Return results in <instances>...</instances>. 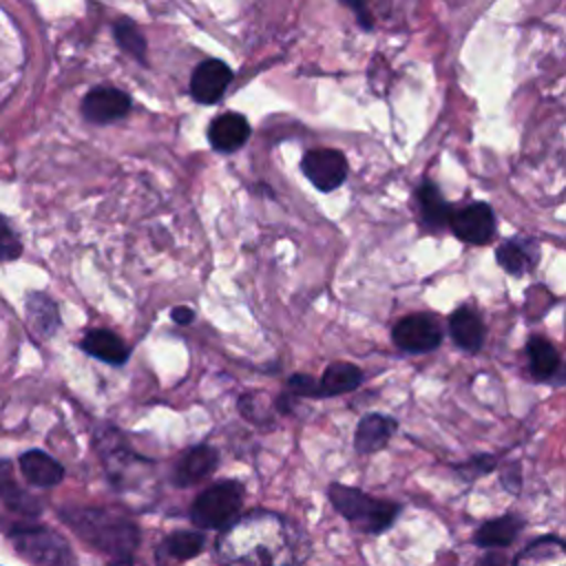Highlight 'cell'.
I'll return each instance as SVG.
<instances>
[{"instance_id": "1", "label": "cell", "mask_w": 566, "mask_h": 566, "mask_svg": "<svg viewBox=\"0 0 566 566\" xmlns=\"http://www.w3.org/2000/svg\"><path fill=\"white\" fill-rule=\"evenodd\" d=\"M287 546V524L279 515L250 513L223 531L217 553L226 566H294L283 559Z\"/></svg>"}, {"instance_id": "2", "label": "cell", "mask_w": 566, "mask_h": 566, "mask_svg": "<svg viewBox=\"0 0 566 566\" xmlns=\"http://www.w3.org/2000/svg\"><path fill=\"white\" fill-rule=\"evenodd\" d=\"M60 520L91 548L117 559H133L142 542L139 524L115 506L66 504L57 509Z\"/></svg>"}, {"instance_id": "3", "label": "cell", "mask_w": 566, "mask_h": 566, "mask_svg": "<svg viewBox=\"0 0 566 566\" xmlns=\"http://www.w3.org/2000/svg\"><path fill=\"white\" fill-rule=\"evenodd\" d=\"M327 500L334 511L363 535H380L389 531L402 511L398 502L374 497L367 491L343 482H332L327 486Z\"/></svg>"}, {"instance_id": "4", "label": "cell", "mask_w": 566, "mask_h": 566, "mask_svg": "<svg viewBox=\"0 0 566 566\" xmlns=\"http://www.w3.org/2000/svg\"><path fill=\"white\" fill-rule=\"evenodd\" d=\"M4 535L29 566H80L69 539L46 524L11 522Z\"/></svg>"}, {"instance_id": "5", "label": "cell", "mask_w": 566, "mask_h": 566, "mask_svg": "<svg viewBox=\"0 0 566 566\" xmlns=\"http://www.w3.org/2000/svg\"><path fill=\"white\" fill-rule=\"evenodd\" d=\"M245 484L239 480H217L197 493L188 509L190 522L201 531L230 528L243 509Z\"/></svg>"}, {"instance_id": "6", "label": "cell", "mask_w": 566, "mask_h": 566, "mask_svg": "<svg viewBox=\"0 0 566 566\" xmlns=\"http://www.w3.org/2000/svg\"><path fill=\"white\" fill-rule=\"evenodd\" d=\"M95 449L111 486L117 491L126 489L124 482L130 467L135 469L137 464H150L135 449H130L124 431L113 424H99V429L95 431Z\"/></svg>"}, {"instance_id": "7", "label": "cell", "mask_w": 566, "mask_h": 566, "mask_svg": "<svg viewBox=\"0 0 566 566\" xmlns=\"http://www.w3.org/2000/svg\"><path fill=\"white\" fill-rule=\"evenodd\" d=\"M391 340L400 352L427 354L440 347L442 329L431 314L413 312L394 323Z\"/></svg>"}, {"instance_id": "8", "label": "cell", "mask_w": 566, "mask_h": 566, "mask_svg": "<svg viewBox=\"0 0 566 566\" xmlns=\"http://www.w3.org/2000/svg\"><path fill=\"white\" fill-rule=\"evenodd\" d=\"M301 170L316 190L332 192L347 179V159L340 150L316 148L303 155Z\"/></svg>"}, {"instance_id": "9", "label": "cell", "mask_w": 566, "mask_h": 566, "mask_svg": "<svg viewBox=\"0 0 566 566\" xmlns=\"http://www.w3.org/2000/svg\"><path fill=\"white\" fill-rule=\"evenodd\" d=\"M449 228L469 245H486L495 237V214L489 203L473 201L451 212Z\"/></svg>"}, {"instance_id": "10", "label": "cell", "mask_w": 566, "mask_h": 566, "mask_svg": "<svg viewBox=\"0 0 566 566\" xmlns=\"http://www.w3.org/2000/svg\"><path fill=\"white\" fill-rule=\"evenodd\" d=\"M221 462V455L219 451L212 447V444H195V447H188L179 458L177 462L172 464V471H170V482L172 486L177 489H188V486H195L203 480H208L217 467Z\"/></svg>"}, {"instance_id": "11", "label": "cell", "mask_w": 566, "mask_h": 566, "mask_svg": "<svg viewBox=\"0 0 566 566\" xmlns=\"http://www.w3.org/2000/svg\"><path fill=\"white\" fill-rule=\"evenodd\" d=\"M128 113H130V97L115 86H95L82 99L84 119L97 126L119 122Z\"/></svg>"}, {"instance_id": "12", "label": "cell", "mask_w": 566, "mask_h": 566, "mask_svg": "<svg viewBox=\"0 0 566 566\" xmlns=\"http://www.w3.org/2000/svg\"><path fill=\"white\" fill-rule=\"evenodd\" d=\"M24 318H27L29 332L38 340L53 338L57 334L60 325H62L57 303L42 290L27 292V296H24Z\"/></svg>"}, {"instance_id": "13", "label": "cell", "mask_w": 566, "mask_h": 566, "mask_svg": "<svg viewBox=\"0 0 566 566\" xmlns=\"http://www.w3.org/2000/svg\"><path fill=\"white\" fill-rule=\"evenodd\" d=\"M77 347L86 356L97 358L111 367H124L130 358V347L126 340L108 327H93L84 332V336L77 340Z\"/></svg>"}, {"instance_id": "14", "label": "cell", "mask_w": 566, "mask_h": 566, "mask_svg": "<svg viewBox=\"0 0 566 566\" xmlns=\"http://www.w3.org/2000/svg\"><path fill=\"white\" fill-rule=\"evenodd\" d=\"M232 82V71L221 60H206L197 64L190 77V95L199 104H214L223 97L228 84Z\"/></svg>"}, {"instance_id": "15", "label": "cell", "mask_w": 566, "mask_h": 566, "mask_svg": "<svg viewBox=\"0 0 566 566\" xmlns=\"http://www.w3.org/2000/svg\"><path fill=\"white\" fill-rule=\"evenodd\" d=\"M396 429H398V420L394 416L380 413V411H369L358 420V424L354 429V449L360 455L376 453L387 447V442L394 438Z\"/></svg>"}, {"instance_id": "16", "label": "cell", "mask_w": 566, "mask_h": 566, "mask_svg": "<svg viewBox=\"0 0 566 566\" xmlns=\"http://www.w3.org/2000/svg\"><path fill=\"white\" fill-rule=\"evenodd\" d=\"M497 265L511 276H524L539 263V243L533 237H511L495 248Z\"/></svg>"}, {"instance_id": "17", "label": "cell", "mask_w": 566, "mask_h": 566, "mask_svg": "<svg viewBox=\"0 0 566 566\" xmlns=\"http://www.w3.org/2000/svg\"><path fill=\"white\" fill-rule=\"evenodd\" d=\"M0 502L15 515L35 520L42 515V500L33 493L24 491L13 473V462L9 458H0Z\"/></svg>"}, {"instance_id": "18", "label": "cell", "mask_w": 566, "mask_h": 566, "mask_svg": "<svg viewBox=\"0 0 566 566\" xmlns=\"http://www.w3.org/2000/svg\"><path fill=\"white\" fill-rule=\"evenodd\" d=\"M206 546V535L201 531H186L177 528L161 537L155 548V564L157 566H177L197 557Z\"/></svg>"}, {"instance_id": "19", "label": "cell", "mask_w": 566, "mask_h": 566, "mask_svg": "<svg viewBox=\"0 0 566 566\" xmlns=\"http://www.w3.org/2000/svg\"><path fill=\"white\" fill-rule=\"evenodd\" d=\"M18 467L27 484L38 486V489H53L57 486L66 471L62 462H57L53 455H49L42 449H27L18 455Z\"/></svg>"}, {"instance_id": "20", "label": "cell", "mask_w": 566, "mask_h": 566, "mask_svg": "<svg viewBox=\"0 0 566 566\" xmlns=\"http://www.w3.org/2000/svg\"><path fill=\"white\" fill-rule=\"evenodd\" d=\"M524 526H526V522L517 513L491 517L475 528L473 544L480 548H506L520 537Z\"/></svg>"}, {"instance_id": "21", "label": "cell", "mask_w": 566, "mask_h": 566, "mask_svg": "<svg viewBox=\"0 0 566 566\" xmlns=\"http://www.w3.org/2000/svg\"><path fill=\"white\" fill-rule=\"evenodd\" d=\"M250 137V124L239 113H221L208 126V142L219 153L239 150Z\"/></svg>"}, {"instance_id": "22", "label": "cell", "mask_w": 566, "mask_h": 566, "mask_svg": "<svg viewBox=\"0 0 566 566\" xmlns=\"http://www.w3.org/2000/svg\"><path fill=\"white\" fill-rule=\"evenodd\" d=\"M449 334H451L455 347L473 354V352L482 349L484 338H486V327H484L482 316L475 310L460 305L449 316Z\"/></svg>"}, {"instance_id": "23", "label": "cell", "mask_w": 566, "mask_h": 566, "mask_svg": "<svg viewBox=\"0 0 566 566\" xmlns=\"http://www.w3.org/2000/svg\"><path fill=\"white\" fill-rule=\"evenodd\" d=\"M513 566H566V539L539 535L515 555Z\"/></svg>"}, {"instance_id": "24", "label": "cell", "mask_w": 566, "mask_h": 566, "mask_svg": "<svg viewBox=\"0 0 566 566\" xmlns=\"http://www.w3.org/2000/svg\"><path fill=\"white\" fill-rule=\"evenodd\" d=\"M416 199H418L422 226L427 230L436 232V230L449 226L453 208L447 203V199L442 197V192L438 190V186L433 181H422L416 190Z\"/></svg>"}, {"instance_id": "25", "label": "cell", "mask_w": 566, "mask_h": 566, "mask_svg": "<svg viewBox=\"0 0 566 566\" xmlns=\"http://www.w3.org/2000/svg\"><path fill=\"white\" fill-rule=\"evenodd\" d=\"M318 382H321L323 398H336L360 387L363 369L347 360H334L323 369Z\"/></svg>"}, {"instance_id": "26", "label": "cell", "mask_w": 566, "mask_h": 566, "mask_svg": "<svg viewBox=\"0 0 566 566\" xmlns=\"http://www.w3.org/2000/svg\"><path fill=\"white\" fill-rule=\"evenodd\" d=\"M526 356H528V369L535 380H553L557 369L562 367V358L557 347L546 336H531L526 340Z\"/></svg>"}, {"instance_id": "27", "label": "cell", "mask_w": 566, "mask_h": 566, "mask_svg": "<svg viewBox=\"0 0 566 566\" xmlns=\"http://www.w3.org/2000/svg\"><path fill=\"white\" fill-rule=\"evenodd\" d=\"M113 33H115V42L119 44V49L137 60L144 62V55H146V40L144 35L139 33V29L126 20H119L115 27H113Z\"/></svg>"}, {"instance_id": "28", "label": "cell", "mask_w": 566, "mask_h": 566, "mask_svg": "<svg viewBox=\"0 0 566 566\" xmlns=\"http://www.w3.org/2000/svg\"><path fill=\"white\" fill-rule=\"evenodd\" d=\"M24 252L22 239L15 232L13 223L0 212V263H11L18 261Z\"/></svg>"}, {"instance_id": "29", "label": "cell", "mask_w": 566, "mask_h": 566, "mask_svg": "<svg viewBox=\"0 0 566 566\" xmlns=\"http://www.w3.org/2000/svg\"><path fill=\"white\" fill-rule=\"evenodd\" d=\"M497 467V458L493 453H475L469 460L453 464V469L464 478V480H475L482 475H489L491 471H495Z\"/></svg>"}, {"instance_id": "30", "label": "cell", "mask_w": 566, "mask_h": 566, "mask_svg": "<svg viewBox=\"0 0 566 566\" xmlns=\"http://www.w3.org/2000/svg\"><path fill=\"white\" fill-rule=\"evenodd\" d=\"M283 391H287L290 396L294 398H323L321 394V382L318 378L310 376V374H292L287 380H285V387Z\"/></svg>"}, {"instance_id": "31", "label": "cell", "mask_w": 566, "mask_h": 566, "mask_svg": "<svg viewBox=\"0 0 566 566\" xmlns=\"http://www.w3.org/2000/svg\"><path fill=\"white\" fill-rule=\"evenodd\" d=\"M237 409H239V413L245 420H250L254 424H268L272 420V416L261 409V394H243V396H239Z\"/></svg>"}, {"instance_id": "32", "label": "cell", "mask_w": 566, "mask_h": 566, "mask_svg": "<svg viewBox=\"0 0 566 566\" xmlns=\"http://www.w3.org/2000/svg\"><path fill=\"white\" fill-rule=\"evenodd\" d=\"M500 482L504 484L506 491L520 493V486H522V469H520V462H509V464L500 471Z\"/></svg>"}, {"instance_id": "33", "label": "cell", "mask_w": 566, "mask_h": 566, "mask_svg": "<svg viewBox=\"0 0 566 566\" xmlns=\"http://www.w3.org/2000/svg\"><path fill=\"white\" fill-rule=\"evenodd\" d=\"M170 321H172L175 325L186 327V325H190V323L195 321V310H192L190 305H175V307L170 310Z\"/></svg>"}, {"instance_id": "34", "label": "cell", "mask_w": 566, "mask_h": 566, "mask_svg": "<svg viewBox=\"0 0 566 566\" xmlns=\"http://www.w3.org/2000/svg\"><path fill=\"white\" fill-rule=\"evenodd\" d=\"M475 566H506V555L500 548H486V553L478 557Z\"/></svg>"}, {"instance_id": "35", "label": "cell", "mask_w": 566, "mask_h": 566, "mask_svg": "<svg viewBox=\"0 0 566 566\" xmlns=\"http://www.w3.org/2000/svg\"><path fill=\"white\" fill-rule=\"evenodd\" d=\"M343 2L356 11V15H358V22H360L365 29H369V27H371V20H369V11H367V7H365V2H363V0H343Z\"/></svg>"}, {"instance_id": "36", "label": "cell", "mask_w": 566, "mask_h": 566, "mask_svg": "<svg viewBox=\"0 0 566 566\" xmlns=\"http://www.w3.org/2000/svg\"><path fill=\"white\" fill-rule=\"evenodd\" d=\"M553 382H557V385H564V382H566V365H564V363H562V367L557 369Z\"/></svg>"}]
</instances>
